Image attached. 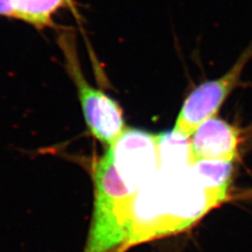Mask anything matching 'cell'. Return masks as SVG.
<instances>
[{
	"label": "cell",
	"instance_id": "277c9868",
	"mask_svg": "<svg viewBox=\"0 0 252 252\" xmlns=\"http://www.w3.org/2000/svg\"><path fill=\"white\" fill-rule=\"evenodd\" d=\"M108 147L113 152L117 171L134 192L147 184L160 170L158 134L126 127Z\"/></svg>",
	"mask_w": 252,
	"mask_h": 252
},
{
	"label": "cell",
	"instance_id": "52a82bcc",
	"mask_svg": "<svg viewBox=\"0 0 252 252\" xmlns=\"http://www.w3.org/2000/svg\"><path fill=\"white\" fill-rule=\"evenodd\" d=\"M158 152L160 170L175 171L191 165L189 138L173 129L158 134Z\"/></svg>",
	"mask_w": 252,
	"mask_h": 252
},
{
	"label": "cell",
	"instance_id": "5b68a950",
	"mask_svg": "<svg viewBox=\"0 0 252 252\" xmlns=\"http://www.w3.org/2000/svg\"><path fill=\"white\" fill-rule=\"evenodd\" d=\"M189 141L191 164L198 161L233 162L242 142V131L214 116L203 122Z\"/></svg>",
	"mask_w": 252,
	"mask_h": 252
},
{
	"label": "cell",
	"instance_id": "ba28073f",
	"mask_svg": "<svg viewBox=\"0 0 252 252\" xmlns=\"http://www.w3.org/2000/svg\"><path fill=\"white\" fill-rule=\"evenodd\" d=\"M198 181L206 189L222 196L226 201L229 196L233 163L229 161H198L190 165Z\"/></svg>",
	"mask_w": 252,
	"mask_h": 252
},
{
	"label": "cell",
	"instance_id": "3957f363",
	"mask_svg": "<svg viewBox=\"0 0 252 252\" xmlns=\"http://www.w3.org/2000/svg\"><path fill=\"white\" fill-rule=\"evenodd\" d=\"M59 45L62 50L66 71L77 88L90 134L105 145H113L126 128L122 108L113 98L103 90L94 87L86 80L73 37L62 35Z\"/></svg>",
	"mask_w": 252,
	"mask_h": 252
},
{
	"label": "cell",
	"instance_id": "6da1fadb",
	"mask_svg": "<svg viewBox=\"0 0 252 252\" xmlns=\"http://www.w3.org/2000/svg\"><path fill=\"white\" fill-rule=\"evenodd\" d=\"M224 202L198 181L190 166L175 171L160 170L134 193L128 217L126 251L186 231Z\"/></svg>",
	"mask_w": 252,
	"mask_h": 252
},
{
	"label": "cell",
	"instance_id": "8992f818",
	"mask_svg": "<svg viewBox=\"0 0 252 252\" xmlns=\"http://www.w3.org/2000/svg\"><path fill=\"white\" fill-rule=\"evenodd\" d=\"M66 7L74 9L73 0H0V16L44 29L52 26L54 15Z\"/></svg>",
	"mask_w": 252,
	"mask_h": 252
},
{
	"label": "cell",
	"instance_id": "7a4b0ae2",
	"mask_svg": "<svg viewBox=\"0 0 252 252\" xmlns=\"http://www.w3.org/2000/svg\"><path fill=\"white\" fill-rule=\"evenodd\" d=\"M94 208L83 252H126L128 217L134 193L113 165V152L106 151L92 169Z\"/></svg>",
	"mask_w": 252,
	"mask_h": 252
}]
</instances>
